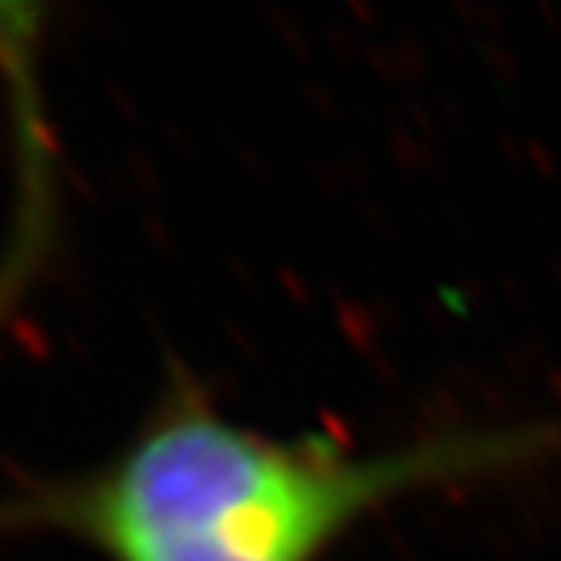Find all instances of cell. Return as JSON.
<instances>
[{"instance_id":"6da1fadb","label":"cell","mask_w":561,"mask_h":561,"mask_svg":"<svg viewBox=\"0 0 561 561\" xmlns=\"http://www.w3.org/2000/svg\"><path fill=\"white\" fill-rule=\"evenodd\" d=\"M554 426L444 430L382 450L230 420L173 363L133 433L92 467L0 494V541H68L99 561H325L366 517L430 491L517 473Z\"/></svg>"}]
</instances>
